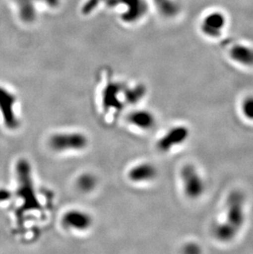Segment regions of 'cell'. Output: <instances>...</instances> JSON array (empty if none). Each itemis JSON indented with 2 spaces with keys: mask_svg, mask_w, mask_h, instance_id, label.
<instances>
[{
  "mask_svg": "<svg viewBox=\"0 0 253 254\" xmlns=\"http://www.w3.org/2000/svg\"><path fill=\"white\" fill-rule=\"evenodd\" d=\"M184 251L188 253V254H197V253L201 252L199 246L195 245V244H190V245H187Z\"/></svg>",
  "mask_w": 253,
  "mask_h": 254,
  "instance_id": "15",
  "label": "cell"
},
{
  "mask_svg": "<svg viewBox=\"0 0 253 254\" xmlns=\"http://www.w3.org/2000/svg\"><path fill=\"white\" fill-rule=\"evenodd\" d=\"M157 170L148 162L138 164L129 170V180L134 183L150 182L157 177Z\"/></svg>",
  "mask_w": 253,
  "mask_h": 254,
  "instance_id": "8",
  "label": "cell"
},
{
  "mask_svg": "<svg viewBox=\"0 0 253 254\" xmlns=\"http://www.w3.org/2000/svg\"><path fill=\"white\" fill-rule=\"evenodd\" d=\"M128 121L131 125L142 130H151L156 124L155 115L151 111L138 110L128 115Z\"/></svg>",
  "mask_w": 253,
  "mask_h": 254,
  "instance_id": "9",
  "label": "cell"
},
{
  "mask_svg": "<svg viewBox=\"0 0 253 254\" xmlns=\"http://www.w3.org/2000/svg\"><path fill=\"white\" fill-rule=\"evenodd\" d=\"M180 175L183 188L187 197L191 199L201 197L205 192V180L196 166L190 164L184 166Z\"/></svg>",
  "mask_w": 253,
  "mask_h": 254,
  "instance_id": "4",
  "label": "cell"
},
{
  "mask_svg": "<svg viewBox=\"0 0 253 254\" xmlns=\"http://www.w3.org/2000/svg\"><path fill=\"white\" fill-rule=\"evenodd\" d=\"M246 197L240 190L230 192L226 201L225 218L213 226V234L222 242L234 240L245 223Z\"/></svg>",
  "mask_w": 253,
  "mask_h": 254,
  "instance_id": "1",
  "label": "cell"
},
{
  "mask_svg": "<svg viewBox=\"0 0 253 254\" xmlns=\"http://www.w3.org/2000/svg\"><path fill=\"white\" fill-rule=\"evenodd\" d=\"M225 23V19L221 15L210 14L203 20L202 30L205 33L214 36L219 35Z\"/></svg>",
  "mask_w": 253,
  "mask_h": 254,
  "instance_id": "11",
  "label": "cell"
},
{
  "mask_svg": "<svg viewBox=\"0 0 253 254\" xmlns=\"http://www.w3.org/2000/svg\"><path fill=\"white\" fill-rule=\"evenodd\" d=\"M190 131L185 126L172 127L157 142V147L162 152H169L175 146H180L188 140Z\"/></svg>",
  "mask_w": 253,
  "mask_h": 254,
  "instance_id": "5",
  "label": "cell"
},
{
  "mask_svg": "<svg viewBox=\"0 0 253 254\" xmlns=\"http://www.w3.org/2000/svg\"><path fill=\"white\" fill-rule=\"evenodd\" d=\"M62 225L67 230L85 231L92 225V217L86 211L72 209L63 216Z\"/></svg>",
  "mask_w": 253,
  "mask_h": 254,
  "instance_id": "7",
  "label": "cell"
},
{
  "mask_svg": "<svg viewBox=\"0 0 253 254\" xmlns=\"http://www.w3.org/2000/svg\"><path fill=\"white\" fill-rule=\"evenodd\" d=\"M88 144L87 137L76 132H59L50 138V146L55 151H81Z\"/></svg>",
  "mask_w": 253,
  "mask_h": 254,
  "instance_id": "3",
  "label": "cell"
},
{
  "mask_svg": "<svg viewBox=\"0 0 253 254\" xmlns=\"http://www.w3.org/2000/svg\"><path fill=\"white\" fill-rule=\"evenodd\" d=\"M10 193L6 190H0V201H3L6 199L9 198Z\"/></svg>",
  "mask_w": 253,
  "mask_h": 254,
  "instance_id": "16",
  "label": "cell"
},
{
  "mask_svg": "<svg viewBox=\"0 0 253 254\" xmlns=\"http://www.w3.org/2000/svg\"><path fill=\"white\" fill-rule=\"evenodd\" d=\"M16 97L7 89L0 86V111L4 124L10 129H14L19 123L14 111Z\"/></svg>",
  "mask_w": 253,
  "mask_h": 254,
  "instance_id": "6",
  "label": "cell"
},
{
  "mask_svg": "<svg viewBox=\"0 0 253 254\" xmlns=\"http://www.w3.org/2000/svg\"><path fill=\"white\" fill-rule=\"evenodd\" d=\"M146 93V89L142 85L134 86L131 88L125 89L124 94L126 101L130 104H135L143 98Z\"/></svg>",
  "mask_w": 253,
  "mask_h": 254,
  "instance_id": "13",
  "label": "cell"
},
{
  "mask_svg": "<svg viewBox=\"0 0 253 254\" xmlns=\"http://www.w3.org/2000/svg\"><path fill=\"white\" fill-rule=\"evenodd\" d=\"M18 175V196L24 201V210L39 208L38 201L31 180V167L26 161H21L17 166Z\"/></svg>",
  "mask_w": 253,
  "mask_h": 254,
  "instance_id": "2",
  "label": "cell"
},
{
  "mask_svg": "<svg viewBox=\"0 0 253 254\" xmlns=\"http://www.w3.org/2000/svg\"><path fill=\"white\" fill-rule=\"evenodd\" d=\"M96 185H97L96 178L89 173L79 176L76 181V186L81 192H91L96 187Z\"/></svg>",
  "mask_w": 253,
  "mask_h": 254,
  "instance_id": "12",
  "label": "cell"
},
{
  "mask_svg": "<svg viewBox=\"0 0 253 254\" xmlns=\"http://www.w3.org/2000/svg\"><path fill=\"white\" fill-rule=\"evenodd\" d=\"M242 112L246 119L253 121V96H249L242 104Z\"/></svg>",
  "mask_w": 253,
  "mask_h": 254,
  "instance_id": "14",
  "label": "cell"
},
{
  "mask_svg": "<svg viewBox=\"0 0 253 254\" xmlns=\"http://www.w3.org/2000/svg\"><path fill=\"white\" fill-rule=\"evenodd\" d=\"M124 91V87L117 82H113L108 85L104 91V104L105 107L110 109V107H117L121 104L120 95Z\"/></svg>",
  "mask_w": 253,
  "mask_h": 254,
  "instance_id": "10",
  "label": "cell"
}]
</instances>
